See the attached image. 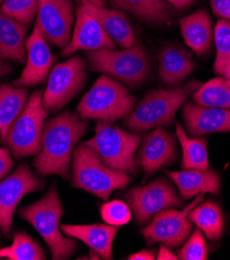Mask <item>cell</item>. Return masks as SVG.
<instances>
[{"mask_svg": "<svg viewBox=\"0 0 230 260\" xmlns=\"http://www.w3.org/2000/svg\"><path fill=\"white\" fill-rule=\"evenodd\" d=\"M88 126L85 118L70 111L50 119L44 126L41 150L35 167L42 175L57 174L68 178L74 147Z\"/></svg>", "mask_w": 230, "mask_h": 260, "instance_id": "obj_1", "label": "cell"}, {"mask_svg": "<svg viewBox=\"0 0 230 260\" xmlns=\"http://www.w3.org/2000/svg\"><path fill=\"white\" fill-rule=\"evenodd\" d=\"M201 83L190 81L171 89L152 90L137 104L133 111L124 117V124L134 132H145L161 125H170L176 111L188 95L195 92Z\"/></svg>", "mask_w": 230, "mask_h": 260, "instance_id": "obj_2", "label": "cell"}, {"mask_svg": "<svg viewBox=\"0 0 230 260\" xmlns=\"http://www.w3.org/2000/svg\"><path fill=\"white\" fill-rule=\"evenodd\" d=\"M130 181L131 178L126 173L108 168L97 152L85 143L75 149L73 187L91 193L103 200H108L113 191L124 189Z\"/></svg>", "mask_w": 230, "mask_h": 260, "instance_id": "obj_3", "label": "cell"}, {"mask_svg": "<svg viewBox=\"0 0 230 260\" xmlns=\"http://www.w3.org/2000/svg\"><path fill=\"white\" fill-rule=\"evenodd\" d=\"M20 216L29 222L43 237L53 259H67L77 248L75 241L62 236L59 230V220L63 209L55 187L34 204L25 206L19 212Z\"/></svg>", "mask_w": 230, "mask_h": 260, "instance_id": "obj_4", "label": "cell"}, {"mask_svg": "<svg viewBox=\"0 0 230 260\" xmlns=\"http://www.w3.org/2000/svg\"><path fill=\"white\" fill-rule=\"evenodd\" d=\"M86 57L91 70L115 78L130 86L141 85L151 72L147 52L138 44L120 51L115 49L88 51Z\"/></svg>", "mask_w": 230, "mask_h": 260, "instance_id": "obj_5", "label": "cell"}, {"mask_svg": "<svg viewBox=\"0 0 230 260\" xmlns=\"http://www.w3.org/2000/svg\"><path fill=\"white\" fill-rule=\"evenodd\" d=\"M135 101L136 98L125 86L103 75L82 98L77 111L82 118L112 123L129 115L134 109Z\"/></svg>", "mask_w": 230, "mask_h": 260, "instance_id": "obj_6", "label": "cell"}, {"mask_svg": "<svg viewBox=\"0 0 230 260\" xmlns=\"http://www.w3.org/2000/svg\"><path fill=\"white\" fill-rule=\"evenodd\" d=\"M84 143L93 148L111 170L126 174L136 172L135 152L140 144L139 136L98 120L93 138Z\"/></svg>", "mask_w": 230, "mask_h": 260, "instance_id": "obj_7", "label": "cell"}, {"mask_svg": "<svg viewBox=\"0 0 230 260\" xmlns=\"http://www.w3.org/2000/svg\"><path fill=\"white\" fill-rule=\"evenodd\" d=\"M48 111L43 105L41 91L34 92L26 107L16 118L8 131L5 143H8L17 159L38 155L41 150L44 121Z\"/></svg>", "mask_w": 230, "mask_h": 260, "instance_id": "obj_8", "label": "cell"}, {"mask_svg": "<svg viewBox=\"0 0 230 260\" xmlns=\"http://www.w3.org/2000/svg\"><path fill=\"white\" fill-rule=\"evenodd\" d=\"M85 61L80 56L55 66L49 76L43 94V105L47 111L56 112L78 93L86 80Z\"/></svg>", "mask_w": 230, "mask_h": 260, "instance_id": "obj_9", "label": "cell"}, {"mask_svg": "<svg viewBox=\"0 0 230 260\" xmlns=\"http://www.w3.org/2000/svg\"><path fill=\"white\" fill-rule=\"evenodd\" d=\"M203 199V194L199 195L181 212L169 209L156 214L151 223L141 230L147 244L155 245L162 243L173 249L180 247L189 238L193 229V224L188 215Z\"/></svg>", "mask_w": 230, "mask_h": 260, "instance_id": "obj_10", "label": "cell"}, {"mask_svg": "<svg viewBox=\"0 0 230 260\" xmlns=\"http://www.w3.org/2000/svg\"><path fill=\"white\" fill-rule=\"evenodd\" d=\"M126 201L139 225L147 224L153 216L168 207L183 205L173 186L164 178L133 188L126 194Z\"/></svg>", "mask_w": 230, "mask_h": 260, "instance_id": "obj_11", "label": "cell"}, {"mask_svg": "<svg viewBox=\"0 0 230 260\" xmlns=\"http://www.w3.org/2000/svg\"><path fill=\"white\" fill-rule=\"evenodd\" d=\"M45 183L36 176L26 164H21L11 175L0 181V228L10 237L14 213L26 195L40 191Z\"/></svg>", "mask_w": 230, "mask_h": 260, "instance_id": "obj_12", "label": "cell"}, {"mask_svg": "<svg viewBox=\"0 0 230 260\" xmlns=\"http://www.w3.org/2000/svg\"><path fill=\"white\" fill-rule=\"evenodd\" d=\"M37 27L45 40L64 48L71 41L74 23L72 0H38Z\"/></svg>", "mask_w": 230, "mask_h": 260, "instance_id": "obj_13", "label": "cell"}, {"mask_svg": "<svg viewBox=\"0 0 230 260\" xmlns=\"http://www.w3.org/2000/svg\"><path fill=\"white\" fill-rule=\"evenodd\" d=\"M25 47L27 55L26 66L19 79L14 82L16 87H29L43 83L56 60L37 26L25 41Z\"/></svg>", "mask_w": 230, "mask_h": 260, "instance_id": "obj_14", "label": "cell"}, {"mask_svg": "<svg viewBox=\"0 0 230 260\" xmlns=\"http://www.w3.org/2000/svg\"><path fill=\"white\" fill-rule=\"evenodd\" d=\"M115 48V42L102 28L97 21L79 6L77 7L74 34L68 46L62 49L61 56H70L79 50H114Z\"/></svg>", "mask_w": 230, "mask_h": 260, "instance_id": "obj_15", "label": "cell"}, {"mask_svg": "<svg viewBox=\"0 0 230 260\" xmlns=\"http://www.w3.org/2000/svg\"><path fill=\"white\" fill-rule=\"evenodd\" d=\"M175 158V139L164 128L156 127L145 136L136 163L142 167L144 174L149 176L171 164Z\"/></svg>", "mask_w": 230, "mask_h": 260, "instance_id": "obj_16", "label": "cell"}, {"mask_svg": "<svg viewBox=\"0 0 230 260\" xmlns=\"http://www.w3.org/2000/svg\"><path fill=\"white\" fill-rule=\"evenodd\" d=\"M78 6L93 17L106 34L119 47L129 48L137 44L135 34L123 13L109 10L104 4L93 0H77Z\"/></svg>", "mask_w": 230, "mask_h": 260, "instance_id": "obj_17", "label": "cell"}, {"mask_svg": "<svg viewBox=\"0 0 230 260\" xmlns=\"http://www.w3.org/2000/svg\"><path fill=\"white\" fill-rule=\"evenodd\" d=\"M183 114L188 132L192 136L230 131V110L228 109L186 103Z\"/></svg>", "mask_w": 230, "mask_h": 260, "instance_id": "obj_18", "label": "cell"}, {"mask_svg": "<svg viewBox=\"0 0 230 260\" xmlns=\"http://www.w3.org/2000/svg\"><path fill=\"white\" fill-rule=\"evenodd\" d=\"M60 228L65 233V236L82 241L103 259H112V245L117 233L115 226L109 224H62Z\"/></svg>", "mask_w": 230, "mask_h": 260, "instance_id": "obj_19", "label": "cell"}, {"mask_svg": "<svg viewBox=\"0 0 230 260\" xmlns=\"http://www.w3.org/2000/svg\"><path fill=\"white\" fill-rule=\"evenodd\" d=\"M166 173L174 181L184 199H190L198 194L220 192V178L213 169H189L166 171Z\"/></svg>", "mask_w": 230, "mask_h": 260, "instance_id": "obj_20", "label": "cell"}, {"mask_svg": "<svg viewBox=\"0 0 230 260\" xmlns=\"http://www.w3.org/2000/svg\"><path fill=\"white\" fill-rule=\"evenodd\" d=\"M27 26L0 11V58L24 62L26 57L25 37Z\"/></svg>", "mask_w": 230, "mask_h": 260, "instance_id": "obj_21", "label": "cell"}, {"mask_svg": "<svg viewBox=\"0 0 230 260\" xmlns=\"http://www.w3.org/2000/svg\"><path fill=\"white\" fill-rule=\"evenodd\" d=\"M182 35L187 45L198 55L206 54L213 40V26L209 13L202 9L180 21Z\"/></svg>", "mask_w": 230, "mask_h": 260, "instance_id": "obj_22", "label": "cell"}, {"mask_svg": "<svg viewBox=\"0 0 230 260\" xmlns=\"http://www.w3.org/2000/svg\"><path fill=\"white\" fill-rule=\"evenodd\" d=\"M193 70L194 62L185 50L167 47L161 52L159 73L161 80L165 84L169 86L178 85Z\"/></svg>", "mask_w": 230, "mask_h": 260, "instance_id": "obj_23", "label": "cell"}, {"mask_svg": "<svg viewBox=\"0 0 230 260\" xmlns=\"http://www.w3.org/2000/svg\"><path fill=\"white\" fill-rule=\"evenodd\" d=\"M28 91L25 87L0 86V136L6 142L9 128L27 105Z\"/></svg>", "mask_w": 230, "mask_h": 260, "instance_id": "obj_24", "label": "cell"}, {"mask_svg": "<svg viewBox=\"0 0 230 260\" xmlns=\"http://www.w3.org/2000/svg\"><path fill=\"white\" fill-rule=\"evenodd\" d=\"M110 4L149 24H164L172 14L171 6L165 0H110Z\"/></svg>", "mask_w": 230, "mask_h": 260, "instance_id": "obj_25", "label": "cell"}, {"mask_svg": "<svg viewBox=\"0 0 230 260\" xmlns=\"http://www.w3.org/2000/svg\"><path fill=\"white\" fill-rule=\"evenodd\" d=\"M176 136L183 147V170L209 169L207 140L204 138H189L180 123H176Z\"/></svg>", "mask_w": 230, "mask_h": 260, "instance_id": "obj_26", "label": "cell"}, {"mask_svg": "<svg viewBox=\"0 0 230 260\" xmlns=\"http://www.w3.org/2000/svg\"><path fill=\"white\" fill-rule=\"evenodd\" d=\"M188 218L194 223L208 239L218 241L223 235V216L220 207L214 202H206L195 206Z\"/></svg>", "mask_w": 230, "mask_h": 260, "instance_id": "obj_27", "label": "cell"}, {"mask_svg": "<svg viewBox=\"0 0 230 260\" xmlns=\"http://www.w3.org/2000/svg\"><path fill=\"white\" fill-rule=\"evenodd\" d=\"M196 105L230 110V79L214 78L193 92Z\"/></svg>", "mask_w": 230, "mask_h": 260, "instance_id": "obj_28", "label": "cell"}, {"mask_svg": "<svg viewBox=\"0 0 230 260\" xmlns=\"http://www.w3.org/2000/svg\"><path fill=\"white\" fill-rule=\"evenodd\" d=\"M0 258L10 260H43L45 253L29 236L23 232H16L11 246L0 249Z\"/></svg>", "mask_w": 230, "mask_h": 260, "instance_id": "obj_29", "label": "cell"}, {"mask_svg": "<svg viewBox=\"0 0 230 260\" xmlns=\"http://www.w3.org/2000/svg\"><path fill=\"white\" fill-rule=\"evenodd\" d=\"M215 42L217 56L214 71L221 76H225L230 69V21L221 19L215 29Z\"/></svg>", "mask_w": 230, "mask_h": 260, "instance_id": "obj_30", "label": "cell"}, {"mask_svg": "<svg viewBox=\"0 0 230 260\" xmlns=\"http://www.w3.org/2000/svg\"><path fill=\"white\" fill-rule=\"evenodd\" d=\"M38 0H4L0 11L27 26L38 15Z\"/></svg>", "mask_w": 230, "mask_h": 260, "instance_id": "obj_31", "label": "cell"}, {"mask_svg": "<svg viewBox=\"0 0 230 260\" xmlns=\"http://www.w3.org/2000/svg\"><path fill=\"white\" fill-rule=\"evenodd\" d=\"M101 215L107 224L113 226L124 225L132 218L130 206L120 200L104 203L101 207Z\"/></svg>", "mask_w": 230, "mask_h": 260, "instance_id": "obj_32", "label": "cell"}, {"mask_svg": "<svg viewBox=\"0 0 230 260\" xmlns=\"http://www.w3.org/2000/svg\"><path fill=\"white\" fill-rule=\"evenodd\" d=\"M178 258L182 260H204L208 258L206 242L200 229L192 233L188 242L178 252Z\"/></svg>", "mask_w": 230, "mask_h": 260, "instance_id": "obj_33", "label": "cell"}, {"mask_svg": "<svg viewBox=\"0 0 230 260\" xmlns=\"http://www.w3.org/2000/svg\"><path fill=\"white\" fill-rule=\"evenodd\" d=\"M14 165L11 151L8 148H0V181L10 173Z\"/></svg>", "mask_w": 230, "mask_h": 260, "instance_id": "obj_34", "label": "cell"}, {"mask_svg": "<svg viewBox=\"0 0 230 260\" xmlns=\"http://www.w3.org/2000/svg\"><path fill=\"white\" fill-rule=\"evenodd\" d=\"M214 14L223 19H230V0H211Z\"/></svg>", "mask_w": 230, "mask_h": 260, "instance_id": "obj_35", "label": "cell"}, {"mask_svg": "<svg viewBox=\"0 0 230 260\" xmlns=\"http://www.w3.org/2000/svg\"><path fill=\"white\" fill-rule=\"evenodd\" d=\"M130 260H153L156 259V252L151 250H142L129 256Z\"/></svg>", "mask_w": 230, "mask_h": 260, "instance_id": "obj_36", "label": "cell"}, {"mask_svg": "<svg viewBox=\"0 0 230 260\" xmlns=\"http://www.w3.org/2000/svg\"><path fill=\"white\" fill-rule=\"evenodd\" d=\"M157 259L158 260H176L178 259L169 249L166 245H162L160 247V250H159V253L157 255Z\"/></svg>", "mask_w": 230, "mask_h": 260, "instance_id": "obj_37", "label": "cell"}, {"mask_svg": "<svg viewBox=\"0 0 230 260\" xmlns=\"http://www.w3.org/2000/svg\"><path fill=\"white\" fill-rule=\"evenodd\" d=\"M165 2L178 10H183L190 7L194 3V0H165Z\"/></svg>", "mask_w": 230, "mask_h": 260, "instance_id": "obj_38", "label": "cell"}, {"mask_svg": "<svg viewBox=\"0 0 230 260\" xmlns=\"http://www.w3.org/2000/svg\"><path fill=\"white\" fill-rule=\"evenodd\" d=\"M12 72V66L6 61V59L0 58V79L9 75Z\"/></svg>", "mask_w": 230, "mask_h": 260, "instance_id": "obj_39", "label": "cell"}, {"mask_svg": "<svg viewBox=\"0 0 230 260\" xmlns=\"http://www.w3.org/2000/svg\"><path fill=\"white\" fill-rule=\"evenodd\" d=\"M4 3V0H0V4H3Z\"/></svg>", "mask_w": 230, "mask_h": 260, "instance_id": "obj_40", "label": "cell"}]
</instances>
